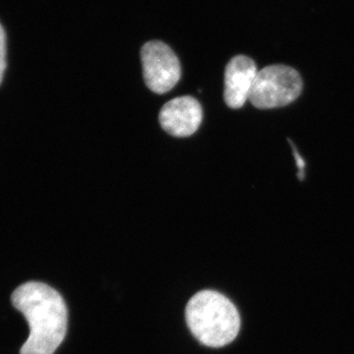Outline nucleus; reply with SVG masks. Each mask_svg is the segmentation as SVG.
Segmentation results:
<instances>
[{"label": "nucleus", "instance_id": "nucleus-3", "mask_svg": "<svg viewBox=\"0 0 354 354\" xmlns=\"http://www.w3.org/2000/svg\"><path fill=\"white\" fill-rule=\"evenodd\" d=\"M304 82L297 70L286 65H271L258 71L249 101L255 108H283L299 97Z\"/></svg>", "mask_w": 354, "mask_h": 354}, {"label": "nucleus", "instance_id": "nucleus-4", "mask_svg": "<svg viewBox=\"0 0 354 354\" xmlns=\"http://www.w3.org/2000/svg\"><path fill=\"white\" fill-rule=\"evenodd\" d=\"M141 59L147 87L156 94L169 92L180 80V62L174 50L162 41L144 44Z\"/></svg>", "mask_w": 354, "mask_h": 354}, {"label": "nucleus", "instance_id": "nucleus-6", "mask_svg": "<svg viewBox=\"0 0 354 354\" xmlns=\"http://www.w3.org/2000/svg\"><path fill=\"white\" fill-rule=\"evenodd\" d=\"M258 70L255 62L245 55H237L227 65L225 72V102L228 108L241 109L249 101Z\"/></svg>", "mask_w": 354, "mask_h": 354}, {"label": "nucleus", "instance_id": "nucleus-5", "mask_svg": "<svg viewBox=\"0 0 354 354\" xmlns=\"http://www.w3.org/2000/svg\"><path fill=\"white\" fill-rule=\"evenodd\" d=\"M165 132L174 137H189L197 131L203 120L201 104L189 95L176 97L162 106L158 115Z\"/></svg>", "mask_w": 354, "mask_h": 354}, {"label": "nucleus", "instance_id": "nucleus-2", "mask_svg": "<svg viewBox=\"0 0 354 354\" xmlns=\"http://www.w3.org/2000/svg\"><path fill=\"white\" fill-rule=\"evenodd\" d=\"M186 322L204 346L221 348L234 342L241 330V316L235 305L215 290H202L188 302Z\"/></svg>", "mask_w": 354, "mask_h": 354}, {"label": "nucleus", "instance_id": "nucleus-8", "mask_svg": "<svg viewBox=\"0 0 354 354\" xmlns=\"http://www.w3.org/2000/svg\"><path fill=\"white\" fill-rule=\"evenodd\" d=\"M290 145L292 146L293 149V155H295V160H297V165L298 169V178L300 179V180H304V176H305V162L304 160V158L300 156V153H298L297 149L295 148V146H293V144L290 142Z\"/></svg>", "mask_w": 354, "mask_h": 354}, {"label": "nucleus", "instance_id": "nucleus-7", "mask_svg": "<svg viewBox=\"0 0 354 354\" xmlns=\"http://www.w3.org/2000/svg\"><path fill=\"white\" fill-rule=\"evenodd\" d=\"M6 69V37L3 28L0 25V83Z\"/></svg>", "mask_w": 354, "mask_h": 354}, {"label": "nucleus", "instance_id": "nucleus-1", "mask_svg": "<svg viewBox=\"0 0 354 354\" xmlns=\"http://www.w3.org/2000/svg\"><path fill=\"white\" fill-rule=\"evenodd\" d=\"M13 306L24 315L30 335L20 354H53L64 342L68 312L64 297L51 286L29 281L16 288Z\"/></svg>", "mask_w": 354, "mask_h": 354}]
</instances>
